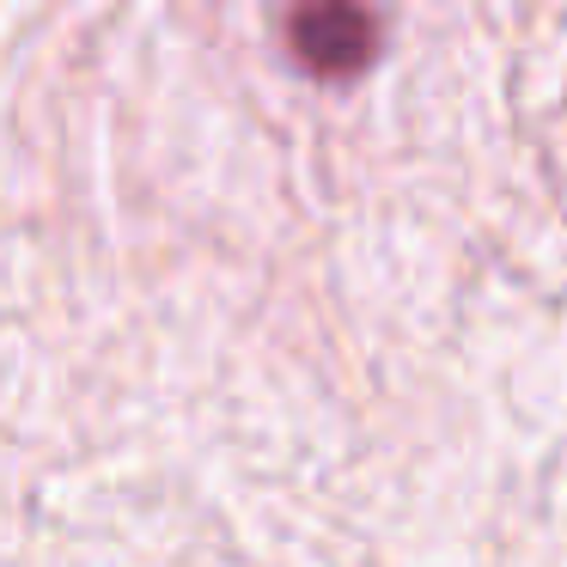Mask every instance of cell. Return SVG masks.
<instances>
[{
    "instance_id": "1",
    "label": "cell",
    "mask_w": 567,
    "mask_h": 567,
    "mask_svg": "<svg viewBox=\"0 0 567 567\" xmlns=\"http://www.w3.org/2000/svg\"><path fill=\"white\" fill-rule=\"evenodd\" d=\"M287 38L318 80H348L379 50V19L360 0H299L293 19H287Z\"/></svg>"
}]
</instances>
